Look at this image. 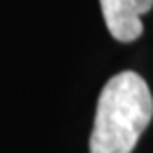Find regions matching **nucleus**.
<instances>
[{"instance_id":"nucleus-1","label":"nucleus","mask_w":153,"mask_h":153,"mask_svg":"<svg viewBox=\"0 0 153 153\" xmlns=\"http://www.w3.org/2000/svg\"><path fill=\"white\" fill-rule=\"evenodd\" d=\"M153 117L147 82L135 72H119L97 100L90 153H131Z\"/></svg>"},{"instance_id":"nucleus-2","label":"nucleus","mask_w":153,"mask_h":153,"mask_svg":"<svg viewBox=\"0 0 153 153\" xmlns=\"http://www.w3.org/2000/svg\"><path fill=\"white\" fill-rule=\"evenodd\" d=\"M109 34L117 42H133L143 34L141 16L153 8V0H100Z\"/></svg>"}]
</instances>
